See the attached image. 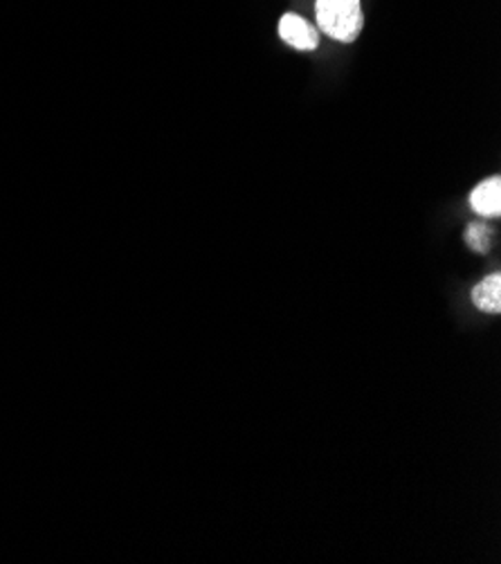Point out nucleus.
<instances>
[{"label":"nucleus","mask_w":501,"mask_h":564,"mask_svg":"<svg viewBox=\"0 0 501 564\" xmlns=\"http://www.w3.org/2000/svg\"><path fill=\"white\" fill-rule=\"evenodd\" d=\"M319 30L342 43H353L364 28L360 0H317L315 3Z\"/></svg>","instance_id":"1"},{"label":"nucleus","mask_w":501,"mask_h":564,"mask_svg":"<svg viewBox=\"0 0 501 564\" xmlns=\"http://www.w3.org/2000/svg\"><path fill=\"white\" fill-rule=\"evenodd\" d=\"M280 36L295 50H315L319 45L317 30L299 14H284L280 21Z\"/></svg>","instance_id":"2"},{"label":"nucleus","mask_w":501,"mask_h":564,"mask_svg":"<svg viewBox=\"0 0 501 564\" xmlns=\"http://www.w3.org/2000/svg\"><path fill=\"white\" fill-rule=\"evenodd\" d=\"M470 207L479 216H488V218H494L501 214V181H499V176H492L475 187V192L470 194Z\"/></svg>","instance_id":"3"},{"label":"nucleus","mask_w":501,"mask_h":564,"mask_svg":"<svg viewBox=\"0 0 501 564\" xmlns=\"http://www.w3.org/2000/svg\"><path fill=\"white\" fill-rule=\"evenodd\" d=\"M472 302L483 313H501V274L486 276L472 291Z\"/></svg>","instance_id":"4"},{"label":"nucleus","mask_w":501,"mask_h":564,"mask_svg":"<svg viewBox=\"0 0 501 564\" xmlns=\"http://www.w3.org/2000/svg\"><path fill=\"white\" fill-rule=\"evenodd\" d=\"M466 243L472 250H477V252L490 250V230L486 228V225H481V223L470 225V228L466 230Z\"/></svg>","instance_id":"5"}]
</instances>
